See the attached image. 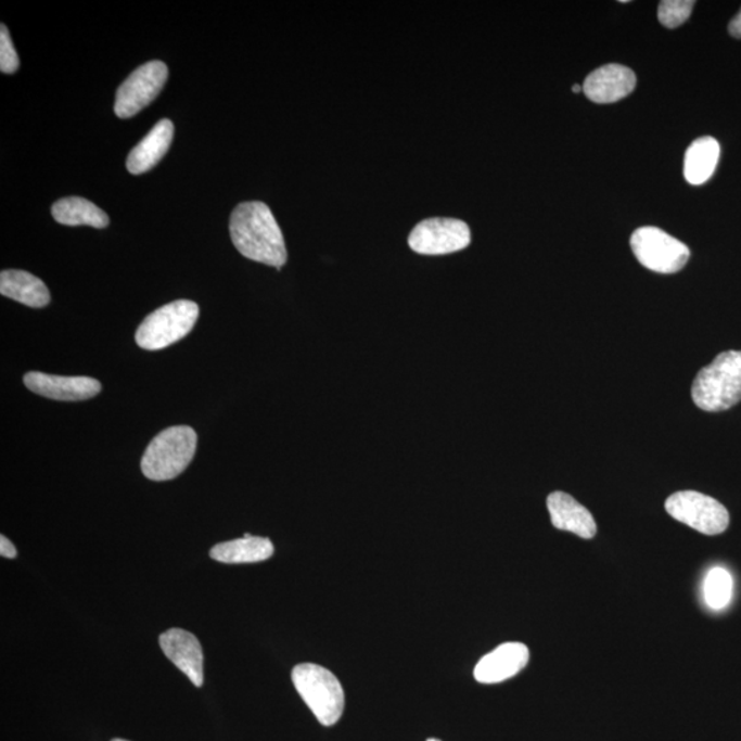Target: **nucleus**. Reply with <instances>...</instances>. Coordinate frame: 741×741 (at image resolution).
<instances>
[{"label":"nucleus","instance_id":"1","mask_svg":"<svg viewBox=\"0 0 741 741\" xmlns=\"http://www.w3.org/2000/svg\"><path fill=\"white\" fill-rule=\"evenodd\" d=\"M230 234L237 251L248 260L282 268L288 261L281 227L264 202H243L232 212Z\"/></svg>","mask_w":741,"mask_h":741},{"label":"nucleus","instance_id":"2","mask_svg":"<svg viewBox=\"0 0 741 741\" xmlns=\"http://www.w3.org/2000/svg\"><path fill=\"white\" fill-rule=\"evenodd\" d=\"M693 403L703 411L721 412L741 401V350L718 355L702 368L692 385Z\"/></svg>","mask_w":741,"mask_h":741},{"label":"nucleus","instance_id":"3","mask_svg":"<svg viewBox=\"0 0 741 741\" xmlns=\"http://www.w3.org/2000/svg\"><path fill=\"white\" fill-rule=\"evenodd\" d=\"M293 683L310 712L324 727L340 721L345 708V693L338 678L329 668L301 663L293 668Z\"/></svg>","mask_w":741,"mask_h":741},{"label":"nucleus","instance_id":"4","mask_svg":"<svg viewBox=\"0 0 741 741\" xmlns=\"http://www.w3.org/2000/svg\"><path fill=\"white\" fill-rule=\"evenodd\" d=\"M196 442V433L189 426L169 427L155 435L141 461L143 475L157 482L176 478L193 460Z\"/></svg>","mask_w":741,"mask_h":741},{"label":"nucleus","instance_id":"5","mask_svg":"<svg viewBox=\"0 0 741 741\" xmlns=\"http://www.w3.org/2000/svg\"><path fill=\"white\" fill-rule=\"evenodd\" d=\"M199 315V305L193 301H174L150 314L139 325L135 340L142 349H165L183 340L194 329Z\"/></svg>","mask_w":741,"mask_h":741},{"label":"nucleus","instance_id":"6","mask_svg":"<svg viewBox=\"0 0 741 741\" xmlns=\"http://www.w3.org/2000/svg\"><path fill=\"white\" fill-rule=\"evenodd\" d=\"M637 260L650 271L676 273L687 266L691 252L686 243L656 227H641L630 238Z\"/></svg>","mask_w":741,"mask_h":741},{"label":"nucleus","instance_id":"7","mask_svg":"<svg viewBox=\"0 0 741 741\" xmlns=\"http://www.w3.org/2000/svg\"><path fill=\"white\" fill-rule=\"evenodd\" d=\"M667 514L702 535L717 536L729 526V512L713 497L694 490L677 491L666 500Z\"/></svg>","mask_w":741,"mask_h":741},{"label":"nucleus","instance_id":"8","mask_svg":"<svg viewBox=\"0 0 741 741\" xmlns=\"http://www.w3.org/2000/svg\"><path fill=\"white\" fill-rule=\"evenodd\" d=\"M409 247L424 256H443L463 251L471 243V232L464 221L434 217L419 222L408 238Z\"/></svg>","mask_w":741,"mask_h":741},{"label":"nucleus","instance_id":"9","mask_svg":"<svg viewBox=\"0 0 741 741\" xmlns=\"http://www.w3.org/2000/svg\"><path fill=\"white\" fill-rule=\"evenodd\" d=\"M168 80V66L161 61L138 67L118 88L114 112L120 118L135 116L159 95Z\"/></svg>","mask_w":741,"mask_h":741},{"label":"nucleus","instance_id":"10","mask_svg":"<svg viewBox=\"0 0 741 741\" xmlns=\"http://www.w3.org/2000/svg\"><path fill=\"white\" fill-rule=\"evenodd\" d=\"M25 386L36 395L59 401H81L100 395L101 383L88 376H59L43 372H28Z\"/></svg>","mask_w":741,"mask_h":741},{"label":"nucleus","instance_id":"11","mask_svg":"<svg viewBox=\"0 0 741 741\" xmlns=\"http://www.w3.org/2000/svg\"><path fill=\"white\" fill-rule=\"evenodd\" d=\"M159 646L168 660L189 677L195 687L204 686V652L201 642L188 630L174 628L159 636Z\"/></svg>","mask_w":741,"mask_h":741},{"label":"nucleus","instance_id":"12","mask_svg":"<svg viewBox=\"0 0 741 741\" xmlns=\"http://www.w3.org/2000/svg\"><path fill=\"white\" fill-rule=\"evenodd\" d=\"M636 82L635 72L628 66L610 64L593 71L585 80L583 91L595 103H614L630 95Z\"/></svg>","mask_w":741,"mask_h":741},{"label":"nucleus","instance_id":"13","mask_svg":"<svg viewBox=\"0 0 741 741\" xmlns=\"http://www.w3.org/2000/svg\"><path fill=\"white\" fill-rule=\"evenodd\" d=\"M528 657V648L522 642H504L476 663L475 680L481 683L506 681L526 667Z\"/></svg>","mask_w":741,"mask_h":741},{"label":"nucleus","instance_id":"14","mask_svg":"<svg viewBox=\"0 0 741 741\" xmlns=\"http://www.w3.org/2000/svg\"><path fill=\"white\" fill-rule=\"evenodd\" d=\"M547 507L552 525L559 531L574 533L575 536L585 540H590L596 536L598 526L592 514L574 497L563 491H553L548 496Z\"/></svg>","mask_w":741,"mask_h":741},{"label":"nucleus","instance_id":"15","mask_svg":"<svg viewBox=\"0 0 741 741\" xmlns=\"http://www.w3.org/2000/svg\"><path fill=\"white\" fill-rule=\"evenodd\" d=\"M174 123L165 118L155 124L143 141L135 146L127 158V168L132 175L149 173L168 153L174 139Z\"/></svg>","mask_w":741,"mask_h":741},{"label":"nucleus","instance_id":"16","mask_svg":"<svg viewBox=\"0 0 741 741\" xmlns=\"http://www.w3.org/2000/svg\"><path fill=\"white\" fill-rule=\"evenodd\" d=\"M0 293L30 308H44L50 304V292L43 281L18 269L0 273Z\"/></svg>","mask_w":741,"mask_h":741},{"label":"nucleus","instance_id":"17","mask_svg":"<svg viewBox=\"0 0 741 741\" xmlns=\"http://www.w3.org/2000/svg\"><path fill=\"white\" fill-rule=\"evenodd\" d=\"M273 554V544L266 537L245 535L238 540L217 544L210 549V558L227 564L258 563Z\"/></svg>","mask_w":741,"mask_h":741},{"label":"nucleus","instance_id":"18","mask_svg":"<svg viewBox=\"0 0 741 741\" xmlns=\"http://www.w3.org/2000/svg\"><path fill=\"white\" fill-rule=\"evenodd\" d=\"M721 148L712 137L697 139L688 148L683 159V176L688 183L701 186L712 178L717 168Z\"/></svg>","mask_w":741,"mask_h":741},{"label":"nucleus","instance_id":"19","mask_svg":"<svg viewBox=\"0 0 741 741\" xmlns=\"http://www.w3.org/2000/svg\"><path fill=\"white\" fill-rule=\"evenodd\" d=\"M55 221L64 226H90L94 228H106L108 217L92 202L80 199V196H69L56 201L51 209Z\"/></svg>","mask_w":741,"mask_h":741},{"label":"nucleus","instance_id":"20","mask_svg":"<svg viewBox=\"0 0 741 741\" xmlns=\"http://www.w3.org/2000/svg\"><path fill=\"white\" fill-rule=\"evenodd\" d=\"M703 595L706 604L712 610L719 611L729 605L733 596V578L727 568L710 570L704 579Z\"/></svg>","mask_w":741,"mask_h":741},{"label":"nucleus","instance_id":"21","mask_svg":"<svg viewBox=\"0 0 741 741\" xmlns=\"http://www.w3.org/2000/svg\"><path fill=\"white\" fill-rule=\"evenodd\" d=\"M693 7V0H663L657 9V18L666 28H677L691 17Z\"/></svg>","mask_w":741,"mask_h":741},{"label":"nucleus","instance_id":"22","mask_svg":"<svg viewBox=\"0 0 741 741\" xmlns=\"http://www.w3.org/2000/svg\"><path fill=\"white\" fill-rule=\"evenodd\" d=\"M18 66L17 51L14 49L7 25L2 24V29H0V71L3 74L12 75L14 72H17Z\"/></svg>","mask_w":741,"mask_h":741},{"label":"nucleus","instance_id":"23","mask_svg":"<svg viewBox=\"0 0 741 741\" xmlns=\"http://www.w3.org/2000/svg\"><path fill=\"white\" fill-rule=\"evenodd\" d=\"M0 554L8 559H14L17 557V549H15L13 542L4 536L0 537Z\"/></svg>","mask_w":741,"mask_h":741},{"label":"nucleus","instance_id":"24","mask_svg":"<svg viewBox=\"0 0 741 741\" xmlns=\"http://www.w3.org/2000/svg\"><path fill=\"white\" fill-rule=\"evenodd\" d=\"M729 34L736 39H741V10L734 15L729 24Z\"/></svg>","mask_w":741,"mask_h":741},{"label":"nucleus","instance_id":"25","mask_svg":"<svg viewBox=\"0 0 741 741\" xmlns=\"http://www.w3.org/2000/svg\"><path fill=\"white\" fill-rule=\"evenodd\" d=\"M573 91L575 92V94H578V92L583 91V86H579V85L573 86Z\"/></svg>","mask_w":741,"mask_h":741},{"label":"nucleus","instance_id":"26","mask_svg":"<svg viewBox=\"0 0 741 741\" xmlns=\"http://www.w3.org/2000/svg\"><path fill=\"white\" fill-rule=\"evenodd\" d=\"M112 741H128V740H123V739H114Z\"/></svg>","mask_w":741,"mask_h":741},{"label":"nucleus","instance_id":"27","mask_svg":"<svg viewBox=\"0 0 741 741\" xmlns=\"http://www.w3.org/2000/svg\"><path fill=\"white\" fill-rule=\"evenodd\" d=\"M427 741H442V740H438V739H429Z\"/></svg>","mask_w":741,"mask_h":741}]
</instances>
